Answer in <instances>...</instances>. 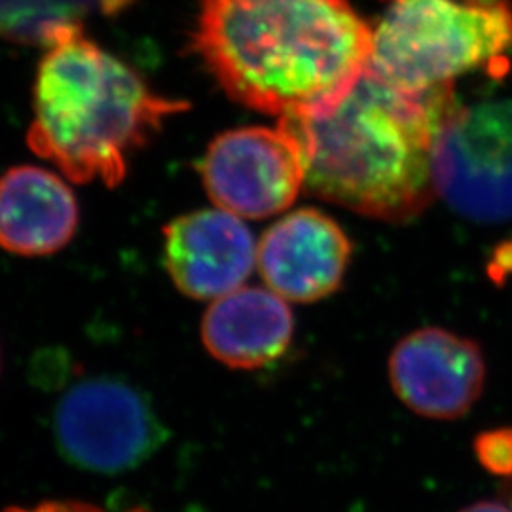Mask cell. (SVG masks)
I'll return each mask as SVG.
<instances>
[{"mask_svg":"<svg viewBox=\"0 0 512 512\" xmlns=\"http://www.w3.org/2000/svg\"><path fill=\"white\" fill-rule=\"evenodd\" d=\"M2 512H105L99 507H93L90 503L82 501H44L37 507H8ZM141 512V511H135Z\"/></svg>","mask_w":512,"mask_h":512,"instance_id":"obj_15","label":"cell"},{"mask_svg":"<svg viewBox=\"0 0 512 512\" xmlns=\"http://www.w3.org/2000/svg\"><path fill=\"white\" fill-rule=\"evenodd\" d=\"M509 50V0H391L372 31L366 73L404 92H425Z\"/></svg>","mask_w":512,"mask_h":512,"instance_id":"obj_4","label":"cell"},{"mask_svg":"<svg viewBox=\"0 0 512 512\" xmlns=\"http://www.w3.org/2000/svg\"><path fill=\"white\" fill-rule=\"evenodd\" d=\"M458 103L452 84L404 92L365 73L330 116L289 114L279 126L298 150L304 190L368 219L406 222L433 202V145Z\"/></svg>","mask_w":512,"mask_h":512,"instance_id":"obj_2","label":"cell"},{"mask_svg":"<svg viewBox=\"0 0 512 512\" xmlns=\"http://www.w3.org/2000/svg\"><path fill=\"white\" fill-rule=\"evenodd\" d=\"M459 512H512V509L501 501H478Z\"/></svg>","mask_w":512,"mask_h":512,"instance_id":"obj_18","label":"cell"},{"mask_svg":"<svg viewBox=\"0 0 512 512\" xmlns=\"http://www.w3.org/2000/svg\"><path fill=\"white\" fill-rule=\"evenodd\" d=\"M256 255L245 222L219 207L177 217L164 228L167 274L194 300H217L238 291L255 270Z\"/></svg>","mask_w":512,"mask_h":512,"instance_id":"obj_10","label":"cell"},{"mask_svg":"<svg viewBox=\"0 0 512 512\" xmlns=\"http://www.w3.org/2000/svg\"><path fill=\"white\" fill-rule=\"evenodd\" d=\"M133 0H19L18 21L12 42L52 46L59 38L82 29L92 12L116 16Z\"/></svg>","mask_w":512,"mask_h":512,"instance_id":"obj_13","label":"cell"},{"mask_svg":"<svg viewBox=\"0 0 512 512\" xmlns=\"http://www.w3.org/2000/svg\"><path fill=\"white\" fill-rule=\"evenodd\" d=\"M73 190L52 171L18 165L0 177V247L12 255L48 256L78 230Z\"/></svg>","mask_w":512,"mask_h":512,"instance_id":"obj_11","label":"cell"},{"mask_svg":"<svg viewBox=\"0 0 512 512\" xmlns=\"http://www.w3.org/2000/svg\"><path fill=\"white\" fill-rule=\"evenodd\" d=\"M200 173L211 202L245 219L287 211L304 188L298 150L279 128L222 133L207 148Z\"/></svg>","mask_w":512,"mask_h":512,"instance_id":"obj_7","label":"cell"},{"mask_svg":"<svg viewBox=\"0 0 512 512\" xmlns=\"http://www.w3.org/2000/svg\"><path fill=\"white\" fill-rule=\"evenodd\" d=\"M431 169L437 194L459 215L512 220V103L456 105L437 131Z\"/></svg>","mask_w":512,"mask_h":512,"instance_id":"obj_6","label":"cell"},{"mask_svg":"<svg viewBox=\"0 0 512 512\" xmlns=\"http://www.w3.org/2000/svg\"><path fill=\"white\" fill-rule=\"evenodd\" d=\"M52 427L63 458L103 475L137 469L167 437L147 395L110 376L74 384L55 406Z\"/></svg>","mask_w":512,"mask_h":512,"instance_id":"obj_5","label":"cell"},{"mask_svg":"<svg viewBox=\"0 0 512 512\" xmlns=\"http://www.w3.org/2000/svg\"><path fill=\"white\" fill-rule=\"evenodd\" d=\"M194 48L239 105L323 118L366 73L372 31L349 0H202Z\"/></svg>","mask_w":512,"mask_h":512,"instance_id":"obj_1","label":"cell"},{"mask_svg":"<svg viewBox=\"0 0 512 512\" xmlns=\"http://www.w3.org/2000/svg\"><path fill=\"white\" fill-rule=\"evenodd\" d=\"M478 463L492 475L512 476V427L484 431L475 439Z\"/></svg>","mask_w":512,"mask_h":512,"instance_id":"obj_14","label":"cell"},{"mask_svg":"<svg viewBox=\"0 0 512 512\" xmlns=\"http://www.w3.org/2000/svg\"><path fill=\"white\" fill-rule=\"evenodd\" d=\"M19 0H0V38L10 40L18 21Z\"/></svg>","mask_w":512,"mask_h":512,"instance_id":"obj_17","label":"cell"},{"mask_svg":"<svg viewBox=\"0 0 512 512\" xmlns=\"http://www.w3.org/2000/svg\"><path fill=\"white\" fill-rule=\"evenodd\" d=\"M488 275L497 283L507 281V277L512 275V239L503 241V245L495 249L494 256L490 258L488 264Z\"/></svg>","mask_w":512,"mask_h":512,"instance_id":"obj_16","label":"cell"},{"mask_svg":"<svg viewBox=\"0 0 512 512\" xmlns=\"http://www.w3.org/2000/svg\"><path fill=\"white\" fill-rule=\"evenodd\" d=\"M293 334L287 300L260 287H239L213 300L203 315V346L219 363L238 370L274 363L287 353Z\"/></svg>","mask_w":512,"mask_h":512,"instance_id":"obj_12","label":"cell"},{"mask_svg":"<svg viewBox=\"0 0 512 512\" xmlns=\"http://www.w3.org/2000/svg\"><path fill=\"white\" fill-rule=\"evenodd\" d=\"M186 109L124 61L74 31L46 48L35 82L29 147L74 183L116 186L165 120Z\"/></svg>","mask_w":512,"mask_h":512,"instance_id":"obj_3","label":"cell"},{"mask_svg":"<svg viewBox=\"0 0 512 512\" xmlns=\"http://www.w3.org/2000/svg\"><path fill=\"white\" fill-rule=\"evenodd\" d=\"M395 395L431 420L463 418L482 395L486 363L471 338L437 327L414 330L389 357Z\"/></svg>","mask_w":512,"mask_h":512,"instance_id":"obj_8","label":"cell"},{"mask_svg":"<svg viewBox=\"0 0 512 512\" xmlns=\"http://www.w3.org/2000/svg\"><path fill=\"white\" fill-rule=\"evenodd\" d=\"M351 241L342 226L317 209L277 220L258 245V270L287 302L311 304L336 293L348 272Z\"/></svg>","mask_w":512,"mask_h":512,"instance_id":"obj_9","label":"cell"}]
</instances>
